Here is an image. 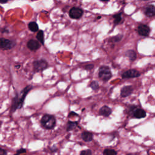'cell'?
<instances>
[{"mask_svg": "<svg viewBox=\"0 0 155 155\" xmlns=\"http://www.w3.org/2000/svg\"><path fill=\"white\" fill-rule=\"evenodd\" d=\"M41 122L45 128L51 129L55 126L56 120L54 116L50 114H45L42 117Z\"/></svg>", "mask_w": 155, "mask_h": 155, "instance_id": "6da1fadb", "label": "cell"}, {"mask_svg": "<svg viewBox=\"0 0 155 155\" xmlns=\"http://www.w3.org/2000/svg\"><path fill=\"white\" fill-rule=\"evenodd\" d=\"M112 76L110 69L107 66H102L99 68V77L104 81H107Z\"/></svg>", "mask_w": 155, "mask_h": 155, "instance_id": "7a4b0ae2", "label": "cell"}, {"mask_svg": "<svg viewBox=\"0 0 155 155\" xmlns=\"http://www.w3.org/2000/svg\"><path fill=\"white\" fill-rule=\"evenodd\" d=\"M15 45V42L5 38H0V48L10 50Z\"/></svg>", "mask_w": 155, "mask_h": 155, "instance_id": "3957f363", "label": "cell"}, {"mask_svg": "<svg viewBox=\"0 0 155 155\" xmlns=\"http://www.w3.org/2000/svg\"><path fill=\"white\" fill-rule=\"evenodd\" d=\"M83 15V10L79 7H72L69 11V16L72 19H78L81 18Z\"/></svg>", "mask_w": 155, "mask_h": 155, "instance_id": "277c9868", "label": "cell"}, {"mask_svg": "<svg viewBox=\"0 0 155 155\" xmlns=\"http://www.w3.org/2000/svg\"><path fill=\"white\" fill-rule=\"evenodd\" d=\"M48 66V64L47 61L44 59L37 60L33 62V67L36 71H42L45 69Z\"/></svg>", "mask_w": 155, "mask_h": 155, "instance_id": "5b68a950", "label": "cell"}, {"mask_svg": "<svg viewBox=\"0 0 155 155\" xmlns=\"http://www.w3.org/2000/svg\"><path fill=\"white\" fill-rule=\"evenodd\" d=\"M140 75V74L138 71L134 69H131L125 71L122 74V78H133L139 77Z\"/></svg>", "mask_w": 155, "mask_h": 155, "instance_id": "8992f818", "label": "cell"}, {"mask_svg": "<svg viewBox=\"0 0 155 155\" xmlns=\"http://www.w3.org/2000/svg\"><path fill=\"white\" fill-rule=\"evenodd\" d=\"M137 30H138V33L139 35H140L142 36H144L148 35V34L150 31V29L148 27V26H147V25H145V24L139 25L137 28Z\"/></svg>", "mask_w": 155, "mask_h": 155, "instance_id": "52a82bcc", "label": "cell"}, {"mask_svg": "<svg viewBox=\"0 0 155 155\" xmlns=\"http://www.w3.org/2000/svg\"><path fill=\"white\" fill-rule=\"evenodd\" d=\"M27 47L32 51H35L36 50L38 49H39L41 47L40 44L39 43V42L38 41L34 40V39H31L30 40L27 44Z\"/></svg>", "mask_w": 155, "mask_h": 155, "instance_id": "ba28073f", "label": "cell"}, {"mask_svg": "<svg viewBox=\"0 0 155 155\" xmlns=\"http://www.w3.org/2000/svg\"><path fill=\"white\" fill-rule=\"evenodd\" d=\"M32 88V87L30 86V85H28L27 87H26L22 91V96L19 98V108H21L22 105H23V102L24 101V99H25V97L27 95V94L28 93V91Z\"/></svg>", "mask_w": 155, "mask_h": 155, "instance_id": "9c48e42d", "label": "cell"}, {"mask_svg": "<svg viewBox=\"0 0 155 155\" xmlns=\"http://www.w3.org/2000/svg\"><path fill=\"white\" fill-rule=\"evenodd\" d=\"M133 91V88L131 86H125L121 89L120 96L123 97H127L131 94Z\"/></svg>", "mask_w": 155, "mask_h": 155, "instance_id": "30bf717a", "label": "cell"}, {"mask_svg": "<svg viewBox=\"0 0 155 155\" xmlns=\"http://www.w3.org/2000/svg\"><path fill=\"white\" fill-rule=\"evenodd\" d=\"M145 14L149 17L155 16V7L153 5H148L145 9Z\"/></svg>", "mask_w": 155, "mask_h": 155, "instance_id": "8fae6325", "label": "cell"}, {"mask_svg": "<svg viewBox=\"0 0 155 155\" xmlns=\"http://www.w3.org/2000/svg\"><path fill=\"white\" fill-rule=\"evenodd\" d=\"M112 110L107 106H103L99 110V114L104 116H108L111 113Z\"/></svg>", "mask_w": 155, "mask_h": 155, "instance_id": "7c38bea8", "label": "cell"}, {"mask_svg": "<svg viewBox=\"0 0 155 155\" xmlns=\"http://www.w3.org/2000/svg\"><path fill=\"white\" fill-rule=\"evenodd\" d=\"M134 116L137 119L143 118L146 116V113L143 110L140 108H137L134 112Z\"/></svg>", "mask_w": 155, "mask_h": 155, "instance_id": "4fadbf2b", "label": "cell"}, {"mask_svg": "<svg viewBox=\"0 0 155 155\" xmlns=\"http://www.w3.org/2000/svg\"><path fill=\"white\" fill-rule=\"evenodd\" d=\"M82 138L85 142H90L93 139V134L90 132L84 131L82 133Z\"/></svg>", "mask_w": 155, "mask_h": 155, "instance_id": "5bb4252c", "label": "cell"}, {"mask_svg": "<svg viewBox=\"0 0 155 155\" xmlns=\"http://www.w3.org/2000/svg\"><path fill=\"white\" fill-rule=\"evenodd\" d=\"M28 28L30 31H33V32H36L39 29V27H38V25L36 22H30L29 24H28Z\"/></svg>", "mask_w": 155, "mask_h": 155, "instance_id": "9a60e30c", "label": "cell"}, {"mask_svg": "<svg viewBox=\"0 0 155 155\" xmlns=\"http://www.w3.org/2000/svg\"><path fill=\"white\" fill-rule=\"evenodd\" d=\"M126 56L127 57H128V58L130 59V61H134L136 58V53L133 51V50H128L126 53H125Z\"/></svg>", "mask_w": 155, "mask_h": 155, "instance_id": "2e32d148", "label": "cell"}, {"mask_svg": "<svg viewBox=\"0 0 155 155\" xmlns=\"http://www.w3.org/2000/svg\"><path fill=\"white\" fill-rule=\"evenodd\" d=\"M37 39L42 44H44V31L42 30H39L36 35Z\"/></svg>", "mask_w": 155, "mask_h": 155, "instance_id": "e0dca14e", "label": "cell"}, {"mask_svg": "<svg viewBox=\"0 0 155 155\" xmlns=\"http://www.w3.org/2000/svg\"><path fill=\"white\" fill-rule=\"evenodd\" d=\"M77 125H78L77 122L69 121L68 122V124H67V131H70V130H73L74 128H75L76 127Z\"/></svg>", "mask_w": 155, "mask_h": 155, "instance_id": "ac0fdd59", "label": "cell"}, {"mask_svg": "<svg viewBox=\"0 0 155 155\" xmlns=\"http://www.w3.org/2000/svg\"><path fill=\"white\" fill-rule=\"evenodd\" d=\"M104 155H117V152L113 149H105L104 151Z\"/></svg>", "mask_w": 155, "mask_h": 155, "instance_id": "d6986e66", "label": "cell"}, {"mask_svg": "<svg viewBox=\"0 0 155 155\" xmlns=\"http://www.w3.org/2000/svg\"><path fill=\"white\" fill-rule=\"evenodd\" d=\"M113 17L114 18V23L116 24H117L118 23H119L121 21V14H117L113 16Z\"/></svg>", "mask_w": 155, "mask_h": 155, "instance_id": "ffe728a7", "label": "cell"}, {"mask_svg": "<svg viewBox=\"0 0 155 155\" xmlns=\"http://www.w3.org/2000/svg\"><path fill=\"white\" fill-rule=\"evenodd\" d=\"M90 86L94 90H96L98 89V88H99V84H98V83L96 81H93L90 84Z\"/></svg>", "mask_w": 155, "mask_h": 155, "instance_id": "44dd1931", "label": "cell"}, {"mask_svg": "<svg viewBox=\"0 0 155 155\" xmlns=\"http://www.w3.org/2000/svg\"><path fill=\"white\" fill-rule=\"evenodd\" d=\"M81 155H91V151L90 150H83L81 152Z\"/></svg>", "mask_w": 155, "mask_h": 155, "instance_id": "7402d4cb", "label": "cell"}, {"mask_svg": "<svg viewBox=\"0 0 155 155\" xmlns=\"http://www.w3.org/2000/svg\"><path fill=\"white\" fill-rule=\"evenodd\" d=\"M25 152V150H24L23 148H21L16 151V155H19V154H21V153H23Z\"/></svg>", "mask_w": 155, "mask_h": 155, "instance_id": "603a6c76", "label": "cell"}, {"mask_svg": "<svg viewBox=\"0 0 155 155\" xmlns=\"http://www.w3.org/2000/svg\"><path fill=\"white\" fill-rule=\"evenodd\" d=\"M0 155H7V152L5 150L0 148Z\"/></svg>", "mask_w": 155, "mask_h": 155, "instance_id": "cb8c5ba5", "label": "cell"}, {"mask_svg": "<svg viewBox=\"0 0 155 155\" xmlns=\"http://www.w3.org/2000/svg\"><path fill=\"white\" fill-rule=\"evenodd\" d=\"M93 64H89V65H87L86 66H85V69H87V70H91V69H92L93 68Z\"/></svg>", "mask_w": 155, "mask_h": 155, "instance_id": "d4e9b609", "label": "cell"}, {"mask_svg": "<svg viewBox=\"0 0 155 155\" xmlns=\"http://www.w3.org/2000/svg\"><path fill=\"white\" fill-rule=\"evenodd\" d=\"M7 1H8V0H0V2H1V3H2V4L5 3V2H7Z\"/></svg>", "mask_w": 155, "mask_h": 155, "instance_id": "484cf974", "label": "cell"}, {"mask_svg": "<svg viewBox=\"0 0 155 155\" xmlns=\"http://www.w3.org/2000/svg\"><path fill=\"white\" fill-rule=\"evenodd\" d=\"M101 1H108V0H101Z\"/></svg>", "mask_w": 155, "mask_h": 155, "instance_id": "4316f807", "label": "cell"}]
</instances>
